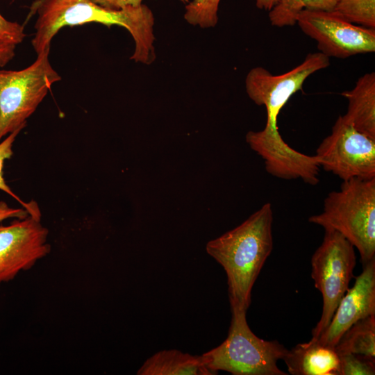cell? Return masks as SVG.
<instances>
[{"label":"cell","mask_w":375,"mask_h":375,"mask_svg":"<svg viewBox=\"0 0 375 375\" xmlns=\"http://www.w3.org/2000/svg\"><path fill=\"white\" fill-rule=\"evenodd\" d=\"M35 14L31 44L37 55L50 49L52 39L62 28L95 22L108 27L119 26L130 33L135 42L131 60L144 65L156 60L154 15L144 3L110 9L90 0H35L30 7L29 17Z\"/></svg>","instance_id":"1"},{"label":"cell","mask_w":375,"mask_h":375,"mask_svg":"<svg viewBox=\"0 0 375 375\" xmlns=\"http://www.w3.org/2000/svg\"><path fill=\"white\" fill-rule=\"evenodd\" d=\"M273 210L265 203L241 224L209 241L207 253L224 268L231 311L247 312L253 285L273 249Z\"/></svg>","instance_id":"2"},{"label":"cell","mask_w":375,"mask_h":375,"mask_svg":"<svg viewBox=\"0 0 375 375\" xmlns=\"http://www.w3.org/2000/svg\"><path fill=\"white\" fill-rule=\"evenodd\" d=\"M308 222L343 235L362 265L375 258V178L343 181L339 190L325 198L323 211Z\"/></svg>","instance_id":"3"},{"label":"cell","mask_w":375,"mask_h":375,"mask_svg":"<svg viewBox=\"0 0 375 375\" xmlns=\"http://www.w3.org/2000/svg\"><path fill=\"white\" fill-rule=\"evenodd\" d=\"M226 340L202 354L207 367L217 374L225 371L233 375H286L277 365L288 350L277 340L257 337L249 328L246 312L231 311Z\"/></svg>","instance_id":"4"},{"label":"cell","mask_w":375,"mask_h":375,"mask_svg":"<svg viewBox=\"0 0 375 375\" xmlns=\"http://www.w3.org/2000/svg\"><path fill=\"white\" fill-rule=\"evenodd\" d=\"M329 65L330 58L315 52L308 53L301 64L282 74H272L262 67L249 70L245 78L247 94L256 105L264 106L267 112L264 128L253 135L260 147L274 149L283 144L277 125L280 111L294 94L301 90L311 74Z\"/></svg>","instance_id":"5"},{"label":"cell","mask_w":375,"mask_h":375,"mask_svg":"<svg viewBox=\"0 0 375 375\" xmlns=\"http://www.w3.org/2000/svg\"><path fill=\"white\" fill-rule=\"evenodd\" d=\"M50 49L19 70H0V141L6 135L22 131L52 85L61 80L51 66Z\"/></svg>","instance_id":"6"},{"label":"cell","mask_w":375,"mask_h":375,"mask_svg":"<svg viewBox=\"0 0 375 375\" xmlns=\"http://www.w3.org/2000/svg\"><path fill=\"white\" fill-rule=\"evenodd\" d=\"M356 260L354 247L338 232L325 230L323 241L311 258V276L323 300L321 317L312 331V338H318L329 324L349 288Z\"/></svg>","instance_id":"7"},{"label":"cell","mask_w":375,"mask_h":375,"mask_svg":"<svg viewBox=\"0 0 375 375\" xmlns=\"http://www.w3.org/2000/svg\"><path fill=\"white\" fill-rule=\"evenodd\" d=\"M315 156L320 167L342 181L375 178V139L358 131L340 115Z\"/></svg>","instance_id":"8"},{"label":"cell","mask_w":375,"mask_h":375,"mask_svg":"<svg viewBox=\"0 0 375 375\" xmlns=\"http://www.w3.org/2000/svg\"><path fill=\"white\" fill-rule=\"evenodd\" d=\"M297 24L328 58L343 59L375 51V29L351 24L332 11L303 10Z\"/></svg>","instance_id":"9"},{"label":"cell","mask_w":375,"mask_h":375,"mask_svg":"<svg viewBox=\"0 0 375 375\" xmlns=\"http://www.w3.org/2000/svg\"><path fill=\"white\" fill-rule=\"evenodd\" d=\"M49 231L41 217L28 215L10 224H0V284L31 269L51 251Z\"/></svg>","instance_id":"10"},{"label":"cell","mask_w":375,"mask_h":375,"mask_svg":"<svg viewBox=\"0 0 375 375\" xmlns=\"http://www.w3.org/2000/svg\"><path fill=\"white\" fill-rule=\"evenodd\" d=\"M375 315V258L363 265L362 272L356 277L340 300L327 327L317 340L335 347L353 324Z\"/></svg>","instance_id":"11"},{"label":"cell","mask_w":375,"mask_h":375,"mask_svg":"<svg viewBox=\"0 0 375 375\" xmlns=\"http://www.w3.org/2000/svg\"><path fill=\"white\" fill-rule=\"evenodd\" d=\"M292 375H340V358L335 347L317 339L297 344L283 359Z\"/></svg>","instance_id":"12"},{"label":"cell","mask_w":375,"mask_h":375,"mask_svg":"<svg viewBox=\"0 0 375 375\" xmlns=\"http://www.w3.org/2000/svg\"><path fill=\"white\" fill-rule=\"evenodd\" d=\"M341 95L348 101L347 119L358 131L375 139V73L362 75L353 88Z\"/></svg>","instance_id":"13"},{"label":"cell","mask_w":375,"mask_h":375,"mask_svg":"<svg viewBox=\"0 0 375 375\" xmlns=\"http://www.w3.org/2000/svg\"><path fill=\"white\" fill-rule=\"evenodd\" d=\"M138 375H212L202 356H193L176 349L160 351L138 370Z\"/></svg>","instance_id":"14"},{"label":"cell","mask_w":375,"mask_h":375,"mask_svg":"<svg viewBox=\"0 0 375 375\" xmlns=\"http://www.w3.org/2000/svg\"><path fill=\"white\" fill-rule=\"evenodd\" d=\"M335 349L338 355L353 353L375 359V315L353 324L342 335Z\"/></svg>","instance_id":"15"},{"label":"cell","mask_w":375,"mask_h":375,"mask_svg":"<svg viewBox=\"0 0 375 375\" xmlns=\"http://www.w3.org/2000/svg\"><path fill=\"white\" fill-rule=\"evenodd\" d=\"M337 0H278L269 11L272 26H291L297 24L299 14L303 10L331 11Z\"/></svg>","instance_id":"16"},{"label":"cell","mask_w":375,"mask_h":375,"mask_svg":"<svg viewBox=\"0 0 375 375\" xmlns=\"http://www.w3.org/2000/svg\"><path fill=\"white\" fill-rule=\"evenodd\" d=\"M331 11L351 24L375 29V0H337Z\"/></svg>","instance_id":"17"},{"label":"cell","mask_w":375,"mask_h":375,"mask_svg":"<svg viewBox=\"0 0 375 375\" xmlns=\"http://www.w3.org/2000/svg\"><path fill=\"white\" fill-rule=\"evenodd\" d=\"M221 0H191L185 6L184 19L192 26L201 28L215 27L218 22Z\"/></svg>","instance_id":"18"},{"label":"cell","mask_w":375,"mask_h":375,"mask_svg":"<svg viewBox=\"0 0 375 375\" xmlns=\"http://www.w3.org/2000/svg\"><path fill=\"white\" fill-rule=\"evenodd\" d=\"M19 133L20 131H16L11 133L0 143V190L19 201L24 208L28 212L29 215L41 217V212L37 203L34 201L26 203L20 199L19 197L11 190L3 178V169L4 162L6 159H9L12 156V145L16 137Z\"/></svg>","instance_id":"19"},{"label":"cell","mask_w":375,"mask_h":375,"mask_svg":"<svg viewBox=\"0 0 375 375\" xmlns=\"http://www.w3.org/2000/svg\"><path fill=\"white\" fill-rule=\"evenodd\" d=\"M338 356L340 365V375L375 374V359L353 353Z\"/></svg>","instance_id":"20"},{"label":"cell","mask_w":375,"mask_h":375,"mask_svg":"<svg viewBox=\"0 0 375 375\" xmlns=\"http://www.w3.org/2000/svg\"><path fill=\"white\" fill-rule=\"evenodd\" d=\"M26 34L24 26L6 19L0 12V46L14 45L20 44Z\"/></svg>","instance_id":"21"},{"label":"cell","mask_w":375,"mask_h":375,"mask_svg":"<svg viewBox=\"0 0 375 375\" xmlns=\"http://www.w3.org/2000/svg\"><path fill=\"white\" fill-rule=\"evenodd\" d=\"M97 4L110 9H122L136 7L143 4L144 0H90Z\"/></svg>","instance_id":"22"},{"label":"cell","mask_w":375,"mask_h":375,"mask_svg":"<svg viewBox=\"0 0 375 375\" xmlns=\"http://www.w3.org/2000/svg\"><path fill=\"white\" fill-rule=\"evenodd\" d=\"M28 215V212L24 208H10L6 202L0 201V222L10 218L22 219Z\"/></svg>","instance_id":"23"},{"label":"cell","mask_w":375,"mask_h":375,"mask_svg":"<svg viewBox=\"0 0 375 375\" xmlns=\"http://www.w3.org/2000/svg\"><path fill=\"white\" fill-rule=\"evenodd\" d=\"M16 46L1 45L0 46V67L5 66L15 56Z\"/></svg>","instance_id":"24"},{"label":"cell","mask_w":375,"mask_h":375,"mask_svg":"<svg viewBox=\"0 0 375 375\" xmlns=\"http://www.w3.org/2000/svg\"><path fill=\"white\" fill-rule=\"evenodd\" d=\"M258 9L269 11L277 3L278 0H255Z\"/></svg>","instance_id":"25"},{"label":"cell","mask_w":375,"mask_h":375,"mask_svg":"<svg viewBox=\"0 0 375 375\" xmlns=\"http://www.w3.org/2000/svg\"><path fill=\"white\" fill-rule=\"evenodd\" d=\"M181 1L183 2V3H188L190 0H180Z\"/></svg>","instance_id":"26"}]
</instances>
